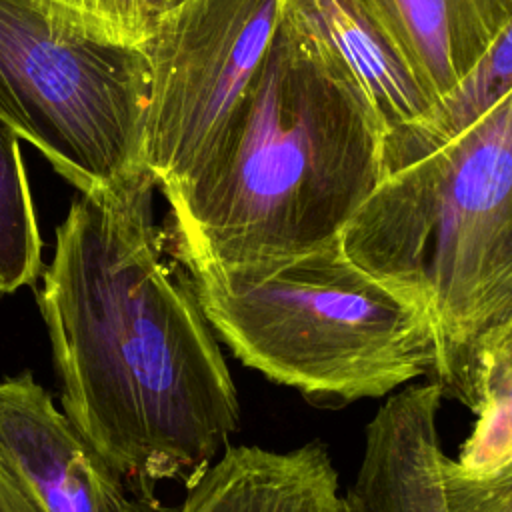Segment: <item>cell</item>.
<instances>
[{
	"mask_svg": "<svg viewBox=\"0 0 512 512\" xmlns=\"http://www.w3.org/2000/svg\"><path fill=\"white\" fill-rule=\"evenodd\" d=\"M444 484L450 512H512V462L490 474L470 476L444 456Z\"/></svg>",
	"mask_w": 512,
	"mask_h": 512,
	"instance_id": "15",
	"label": "cell"
},
{
	"mask_svg": "<svg viewBox=\"0 0 512 512\" xmlns=\"http://www.w3.org/2000/svg\"><path fill=\"white\" fill-rule=\"evenodd\" d=\"M0 454L48 512H174L128 484L30 372L0 380Z\"/></svg>",
	"mask_w": 512,
	"mask_h": 512,
	"instance_id": "7",
	"label": "cell"
},
{
	"mask_svg": "<svg viewBox=\"0 0 512 512\" xmlns=\"http://www.w3.org/2000/svg\"><path fill=\"white\" fill-rule=\"evenodd\" d=\"M430 104L450 92L512 22V0H360Z\"/></svg>",
	"mask_w": 512,
	"mask_h": 512,
	"instance_id": "10",
	"label": "cell"
},
{
	"mask_svg": "<svg viewBox=\"0 0 512 512\" xmlns=\"http://www.w3.org/2000/svg\"><path fill=\"white\" fill-rule=\"evenodd\" d=\"M150 62L62 0H0V120L80 194L146 168Z\"/></svg>",
	"mask_w": 512,
	"mask_h": 512,
	"instance_id": "5",
	"label": "cell"
},
{
	"mask_svg": "<svg viewBox=\"0 0 512 512\" xmlns=\"http://www.w3.org/2000/svg\"><path fill=\"white\" fill-rule=\"evenodd\" d=\"M278 6L354 82L384 138L432 106L360 0H278Z\"/></svg>",
	"mask_w": 512,
	"mask_h": 512,
	"instance_id": "11",
	"label": "cell"
},
{
	"mask_svg": "<svg viewBox=\"0 0 512 512\" xmlns=\"http://www.w3.org/2000/svg\"><path fill=\"white\" fill-rule=\"evenodd\" d=\"M340 242L358 266L426 312L432 382L476 412L486 358L512 324V92L384 176Z\"/></svg>",
	"mask_w": 512,
	"mask_h": 512,
	"instance_id": "3",
	"label": "cell"
},
{
	"mask_svg": "<svg viewBox=\"0 0 512 512\" xmlns=\"http://www.w3.org/2000/svg\"><path fill=\"white\" fill-rule=\"evenodd\" d=\"M382 142L354 82L280 14L216 150L164 196L172 256L256 272L336 240L384 176Z\"/></svg>",
	"mask_w": 512,
	"mask_h": 512,
	"instance_id": "2",
	"label": "cell"
},
{
	"mask_svg": "<svg viewBox=\"0 0 512 512\" xmlns=\"http://www.w3.org/2000/svg\"><path fill=\"white\" fill-rule=\"evenodd\" d=\"M174 512H346L328 448L226 446Z\"/></svg>",
	"mask_w": 512,
	"mask_h": 512,
	"instance_id": "9",
	"label": "cell"
},
{
	"mask_svg": "<svg viewBox=\"0 0 512 512\" xmlns=\"http://www.w3.org/2000/svg\"><path fill=\"white\" fill-rule=\"evenodd\" d=\"M436 382L396 390L364 430V450L344 494L346 512H450L438 432Z\"/></svg>",
	"mask_w": 512,
	"mask_h": 512,
	"instance_id": "8",
	"label": "cell"
},
{
	"mask_svg": "<svg viewBox=\"0 0 512 512\" xmlns=\"http://www.w3.org/2000/svg\"><path fill=\"white\" fill-rule=\"evenodd\" d=\"M182 0H146V6H148V14H150V24L154 18H158L160 14L168 12L170 8L178 6Z\"/></svg>",
	"mask_w": 512,
	"mask_h": 512,
	"instance_id": "18",
	"label": "cell"
},
{
	"mask_svg": "<svg viewBox=\"0 0 512 512\" xmlns=\"http://www.w3.org/2000/svg\"><path fill=\"white\" fill-rule=\"evenodd\" d=\"M474 414V428L454 464L464 474L484 476L512 462V324L486 358Z\"/></svg>",
	"mask_w": 512,
	"mask_h": 512,
	"instance_id": "14",
	"label": "cell"
},
{
	"mask_svg": "<svg viewBox=\"0 0 512 512\" xmlns=\"http://www.w3.org/2000/svg\"><path fill=\"white\" fill-rule=\"evenodd\" d=\"M0 512H48L20 472L0 454Z\"/></svg>",
	"mask_w": 512,
	"mask_h": 512,
	"instance_id": "17",
	"label": "cell"
},
{
	"mask_svg": "<svg viewBox=\"0 0 512 512\" xmlns=\"http://www.w3.org/2000/svg\"><path fill=\"white\" fill-rule=\"evenodd\" d=\"M154 190L142 170L78 192L38 290L62 412L150 498L162 480L190 486L240 418L216 334L154 222Z\"/></svg>",
	"mask_w": 512,
	"mask_h": 512,
	"instance_id": "1",
	"label": "cell"
},
{
	"mask_svg": "<svg viewBox=\"0 0 512 512\" xmlns=\"http://www.w3.org/2000/svg\"><path fill=\"white\" fill-rule=\"evenodd\" d=\"M122 40L142 44L150 30L146 0H62Z\"/></svg>",
	"mask_w": 512,
	"mask_h": 512,
	"instance_id": "16",
	"label": "cell"
},
{
	"mask_svg": "<svg viewBox=\"0 0 512 512\" xmlns=\"http://www.w3.org/2000/svg\"><path fill=\"white\" fill-rule=\"evenodd\" d=\"M18 134L0 120V294L38 280L42 238Z\"/></svg>",
	"mask_w": 512,
	"mask_h": 512,
	"instance_id": "13",
	"label": "cell"
},
{
	"mask_svg": "<svg viewBox=\"0 0 512 512\" xmlns=\"http://www.w3.org/2000/svg\"><path fill=\"white\" fill-rule=\"evenodd\" d=\"M510 92L512 22L450 92L436 100L422 116L386 134L382 142V174L388 176L430 154L484 116Z\"/></svg>",
	"mask_w": 512,
	"mask_h": 512,
	"instance_id": "12",
	"label": "cell"
},
{
	"mask_svg": "<svg viewBox=\"0 0 512 512\" xmlns=\"http://www.w3.org/2000/svg\"><path fill=\"white\" fill-rule=\"evenodd\" d=\"M278 0H182L152 20L144 162L168 196L206 164L276 34Z\"/></svg>",
	"mask_w": 512,
	"mask_h": 512,
	"instance_id": "6",
	"label": "cell"
},
{
	"mask_svg": "<svg viewBox=\"0 0 512 512\" xmlns=\"http://www.w3.org/2000/svg\"><path fill=\"white\" fill-rule=\"evenodd\" d=\"M184 270L234 356L316 408L382 398L432 372L426 312L358 266L340 236L256 272Z\"/></svg>",
	"mask_w": 512,
	"mask_h": 512,
	"instance_id": "4",
	"label": "cell"
}]
</instances>
